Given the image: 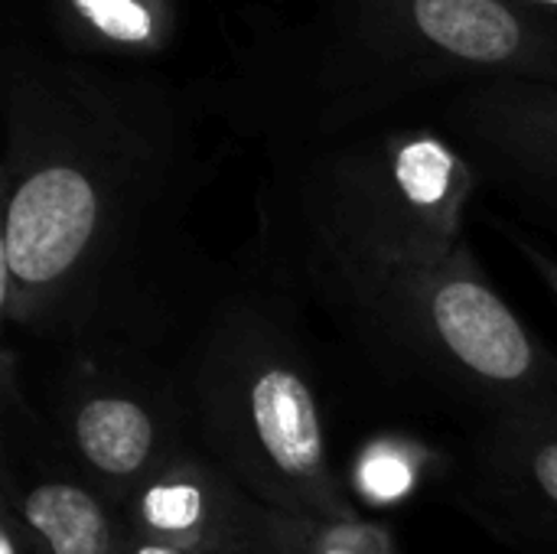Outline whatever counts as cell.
<instances>
[{
  "instance_id": "cell-1",
  "label": "cell",
  "mask_w": 557,
  "mask_h": 554,
  "mask_svg": "<svg viewBox=\"0 0 557 554\" xmlns=\"http://www.w3.org/2000/svg\"><path fill=\"white\" fill-rule=\"evenodd\" d=\"M199 95L153 69L10 42L0 62V320L52 349L176 356L219 294L193 232Z\"/></svg>"
},
{
  "instance_id": "cell-2",
  "label": "cell",
  "mask_w": 557,
  "mask_h": 554,
  "mask_svg": "<svg viewBox=\"0 0 557 554\" xmlns=\"http://www.w3.org/2000/svg\"><path fill=\"white\" fill-rule=\"evenodd\" d=\"M490 78L557 82V20L506 0H313L268 26L199 95L235 134L320 140L408 118Z\"/></svg>"
},
{
  "instance_id": "cell-3",
  "label": "cell",
  "mask_w": 557,
  "mask_h": 554,
  "mask_svg": "<svg viewBox=\"0 0 557 554\" xmlns=\"http://www.w3.org/2000/svg\"><path fill=\"white\" fill-rule=\"evenodd\" d=\"M264 150L248 264L336 327L470 242L467 216L483 183L431 121L408 114Z\"/></svg>"
},
{
  "instance_id": "cell-4",
  "label": "cell",
  "mask_w": 557,
  "mask_h": 554,
  "mask_svg": "<svg viewBox=\"0 0 557 554\" xmlns=\"http://www.w3.org/2000/svg\"><path fill=\"white\" fill-rule=\"evenodd\" d=\"M300 307L251 264L228 268L176 353L196 447L284 516H356L330 464Z\"/></svg>"
},
{
  "instance_id": "cell-5",
  "label": "cell",
  "mask_w": 557,
  "mask_h": 554,
  "mask_svg": "<svg viewBox=\"0 0 557 554\" xmlns=\"http://www.w3.org/2000/svg\"><path fill=\"white\" fill-rule=\"evenodd\" d=\"M388 385L476 418H519L557 434V353L480 268L470 242L339 327Z\"/></svg>"
},
{
  "instance_id": "cell-6",
  "label": "cell",
  "mask_w": 557,
  "mask_h": 554,
  "mask_svg": "<svg viewBox=\"0 0 557 554\" xmlns=\"http://www.w3.org/2000/svg\"><path fill=\"white\" fill-rule=\"evenodd\" d=\"M55 353L49 421L85 477L121 509L137 483L196 447L180 362L127 343Z\"/></svg>"
},
{
  "instance_id": "cell-7",
  "label": "cell",
  "mask_w": 557,
  "mask_h": 554,
  "mask_svg": "<svg viewBox=\"0 0 557 554\" xmlns=\"http://www.w3.org/2000/svg\"><path fill=\"white\" fill-rule=\"evenodd\" d=\"M0 503L29 529L42 554H121V509L72 460L49 415L29 398L20 353H0Z\"/></svg>"
},
{
  "instance_id": "cell-8",
  "label": "cell",
  "mask_w": 557,
  "mask_h": 554,
  "mask_svg": "<svg viewBox=\"0 0 557 554\" xmlns=\"http://www.w3.org/2000/svg\"><path fill=\"white\" fill-rule=\"evenodd\" d=\"M414 114L441 127L525 219L557 229V82L490 78L447 88Z\"/></svg>"
},
{
  "instance_id": "cell-9",
  "label": "cell",
  "mask_w": 557,
  "mask_h": 554,
  "mask_svg": "<svg viewBox=\"0 0 557 554\" xmlns=\"http://www.w3.org/2000/svg\"><path fill=\"white\" fill-rule=\"evenodd\" d=\"M447 496L499 542L557 554V434L519 418L470 421Z\"/></svg>"
},
{
  "instance_id": "cell-10",
  "label": "cell",
  "mask_w": 557,
  "mask_h": 554,
  "mask_svg": "<svg viewBox=\"0 0 557 554\" xmlns=\"http://www.w3.org/2000/svg\"><path fill=\"white\" fill-rule=\"evenodd\" d=\"M268 513L199 447L176 454L121 503L127 535L166 542L189 554H258Z\"/></svg>"
},
{
  "instance_id": "cell-11",
  "label": "cell",
  "mask_w": 557,
  "mask_h": 554,
  "mask_svg": "<svg viewBox=\"0 0 557 554\" xmlns=\"http://www.w3.org/2000/svg\"><path fill=\"white\" fill-rule=\"evenodd\" d=\"M55 49L72 59L137 65L163 59L180 36V0H46Z\"/></svg>"
},
{
  "instance_id": "cell-12",
  "label": "cell",
  "mask_w": 557,
  "mask_h": 554,
  "mask_svg": "<svg viewBox=\"0 0 557 554\" xmlns=\"http://www.w3.org/2000/svg\"><path fill=\"white\" fill-rule=\"evenodd\" d=\"M450 467L454 457L437 454L431 444L401 431H382L356 451L346 493L366 506L392 509L418 500L434 480L447 483Z\"/></svg>"
},
{
  "instance_id": "cell-13",
  "label": "cell",
  "mask_w": 557,
  "mask_h": 554,
  "mask_svg": "<svg viewBox=\"0 0 557 554\" xmlns=\"http://www.w3.org/2000/svg\"><path fill=\"white\" fill-rule=\"evenodd\" d=\"M258 554H401V545L388 526L366 519L362 513L304 519L271 509Z\"/></svg>"
},
{
  "instance_id": "cell-14",
  "label": "cell",
  "mask_w": 557,
  "mask_h": 554,
  "mask_svg": "<svg viewBox=\"0 0 557 554\" xmlns=\"http://www.w3.org/2000/svg\"><path fill=\"white\" fill-rule=\"evenodd\" d=\"M493 222V229H499V235L519 251V258L532 268V274L542 281V287L552 294V300L557 304V255L555 251H548L545 245H539L535 238H529V235H522L512 222H506V219H490Z\"/></svg>"
},
{
  "instance_id": "cell-15",
  "label": "cell",
  "mask_w": 557,
  "mask_h": 554,
  "mask_svg": "<svg viewBox=\"0 0 557 554\" xmlns=\"http://www.w3.org/2000/svg\"><path fill=\"white\" fill-rule=\"evenodd\" d=\"M0 554H42L20 516L0 503Z\"/></svg>"
},
{
  "instance_id": "cell-16",
  "label": "cell",
  "mask_w": 557,
  "mask_h": 554,
  "mask_svg": "<svg viewBox=\"0 0 557 554\" xmlns=\"http://www.w3.org/2000/svg\"><path fill=\"white\" fill-rule=\"evenodd\" d=\"M121 554H189L176 545H166V542H153V539H140V535H127L124 542V552Z\"/></svg>"
},
{
  "instance_id": "cell-17",
  "label": "cell",
  "mask_w": 557,
  "mask_h": 554,
  "mask_svg": "<svg viewBox=\"0 0 557 554\" xmlns=\"http://www.w3.org/2000/svg\"><path fill=\"white\" fill-rule=\"evenodd\" d=\"M519 10H529V13H539V16H555L557 20V0H506Z\"/></svg>"
}]
</instances>
